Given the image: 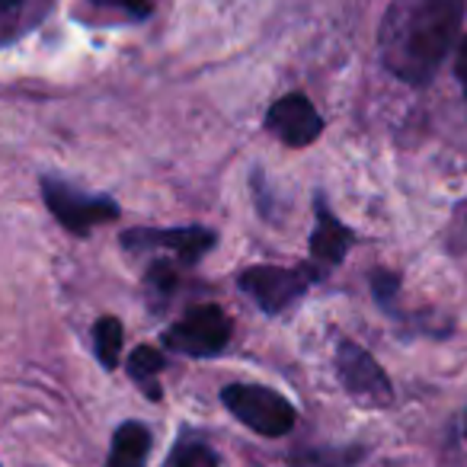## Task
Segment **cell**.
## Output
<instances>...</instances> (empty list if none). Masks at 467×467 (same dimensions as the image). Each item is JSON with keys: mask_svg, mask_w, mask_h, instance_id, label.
Returning <instances> with one entry per match:
<instances>
[{"mask_svg": "<svg viewBox=\"0 0 467 467\" xmlns=\"http://www.w3.org/2000/svg\"><path fill=\"white\" fill-rule=\"evenodd\" d=\"M464 20V0H394L384 14L381 61L407 84L435 78Z\"/></svg>", "mask_w": 467, "mask_h": 467, "instance_id": "1", "label": "cell"}, {"mask_svg": "<svg viewBox=\"0 0 467 467\" xmlns=\"http://www.w3.org/2000/svg\"><path fill=\"white\" fill-rule=\"evenodd\" d=\"M221 403L256 435L282 439L295 429V407L266 384H227Z\"/></svg>", "mask_w": 467, "mask_h": 467, "instance_id": "2", "label": "cell"}, {"mask_svg": "<svg viewBox=\"0 0 467 467\" xmlns=\"http://www.w3.org/2000/svg\"><path fill=\"white\" fill-rule=\"evenodd\" d=\"M42 199H46L48 212L55 214V221L74 237H87L97 224L119 218L116 199L84 192L80 186H71L58 176H42Z\"/></svg>", "mask_w": 467, "mask_h": 467, "instance_id": "3", "label": "cell"}, {"mask_svg": "<svg viewBox=\"0 0 467 467\" xmlns=\"http://www.w3.org/2000/svg\"><path fill=\"white\" fill-rule=\"evenodd\" d=\"M231 317L218 305H199L163 333L167 349L189 358H212L231 343Z\"/></svg>", "mask_w": 467, "mask_h": 467, "instance_id": "4", "label": "cell"}, {"mask_svg": "<svg viewBox=\"0 0 467 467\" xmlns=\"http://www.w3.org/2000/svg\"><path fill=\"white\" fill-rule=\"evenodd\" d=\"M337 375L343 381V388L349 390L352 400H358L362 407H388L394 400V388H390L384 368L356 343H339L337 349Z\"/></svg>", "mask_w": 467, "mask_h": 467, "instance_id": "5", "label": "cell"}, {"mask_svg": "<svg viewBox=\"0 0 467 467\" xmlns=\"http://www.w3.org/2000/svg\"><path fill=\"white\" fill-rule=\"evenodd\" d=\"M214 241L218 237L208 227H135V231L122 234L125 250H138V254H144V250H170L186 266L199 263L214 247Z\"/></svg>", "mask_w": 467, "mask_h": 467, "instance_id": "6", "label": "cell"}, {"mask_svg": "<svg viewBox=\"0 0 467 467\" xmlns=\"http://www.w3.org/2000/svg\"><path fill=\"white\" fill-rule=\"evenodd\" d=\"M241 288L266 314H282L307 292V275L301 269L254 266L241 275Z\"/></svg>", "mask_w": 467, "mask_h": 467, "instance_id": "7", "label": "cell"}, {"mask_svg": "<svg viewBox=\"0 0 467 467\" xmlns=\"http://www.w3.org/2000/svg\"><path fill=\"white\" fill-rule=\"evenodd\" d=\"M266 129L288 148H307L324 131V119L314 109V103L305 93H288L275 99L266 112Z\"/></svg>", "mask_w": 467, "mask_h": 467, "instance_id": "8", "label": "cell"}, {"mask_svg": "<svg viewBox=\"0 0 467 467\" xmlns=\"http://www.w3.org/2000/svg\"><path fill=\"white\" fill-rule=\"evenodd\" d=\"M352 231L324 205V199H317V227L311 234V260L320 269H333L343 263V256L352 247Z\"/></svg>", "mask_w": 467, "mask_h": 467, "instance_id": "9", "label": "cell"}, {"mask_svg": "<svg viewBox=\"0 0 467 467\" xmlns=\"http://www.w3.org/2000/svg\"><path fill=\"white\" fill-rule=\"evenodd\" d=\"M55 0H0V46H10L52 14Z\"/></svg>", "mask_w": 467, "mask_h": 467, "instance_id": "10", "label": "cell"}, {"mask_svg": "<svg viewBox=\"0 0 467 467\" xmlns=\"http://www.w3.org/2000/svg\"><path fill=\"white\" fill-rule=\"evenodd\" d=\"M150 432L141 422H122L112 435L109 461L106 467H148Z\"/></svg>", "mask_w": 467, "mask_h": 467, "instance_id": "11", "label": "cell"}, {"mask_svg": "<svg viewBox=\"0 0 467 467\" xmlns=\"http://www.w3.org/2000/svg\"><path fill=\"white\" fill-rule=\"evenodd\" d=\"M122 324H119V317H99L97 324H93V352H97L99 365H103L106 371H112L119 365V358H122Z\"/></svg>", "mask_w": 467, "mask_h": 467, "instance_id": "12", "label": "cell"}, {"mask_svg": "<svg viewBox=\"0 0 467 467\" xmlns=\"http://www.w3.org/2000/svg\"><path fill=\"white\" fill-rule=\"evenodd\" d=\"M362 461V448H305L292 454V467H356Z\"/></svg>", "mask_w": 467, "mask_h": 467, "instance_id": "13", "label": "cell"}, {"mask_svg": "<svg viewBox=\"0 0 467 467\" xmlns=\"http://www.w3.org/2000/svg\"><path fill=\"white\" fill-rule=\"evenodd\" d=\"M163 356L157 349H150V346H138L135 352L129 356V362H125V368H129L131 381H138L144 390H148L150 397H161V390H157V375L163 371Z\"/></svg>", "mask_w": 467, "mask_h": 467, "instance_id": "14", "label": "cell"}, {"mask_svg": "<svg viewBox=\"0 0 467 467\" xmlns=\"http://www.w3.org/2000/svg\"><path fill=\"white\" fill-rule=\"evenodd\" d=\"M163 467H218V454L212 451V445L205 439L186 435V439H180L170 448Z\"/></svg>", "mask_w": 467, "mask_h": 467, "instance_id": "15", "label": "cell"}, {"mask_svg": "<svg viewBox=\"0 0 467 467\" xmlns=\"http://www.w3.org/2000/svg\"><path fill=\"white\" fill-rule=\"evenodd\" d=\"M93 7L112 10V14H122L129 20H144L154 10V0H90Z\"/></svg>", "mask_w": 467, "mask_h": 467, "instance_id": "16", "label": "cell"}, {"mask_svg": "<svg viewBox=\"0 0 467 467\" xmlns=\"http://www.w3.org/2000/svg\"><path fill=\"white\" fill-rule=\"evenodd\" d=\"M454 74H458L461 90H464V99H467V36L461 39V46H458V61H454Z\"/></svg>", "mask_w": 467, "mask_h": 467, "instance_id": "17", "label": "cell"}]
</instances>
